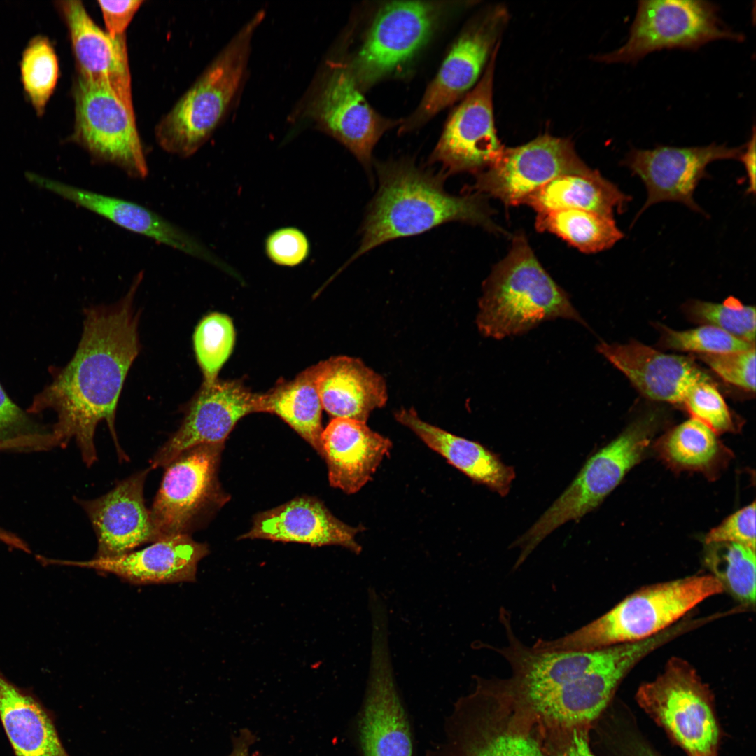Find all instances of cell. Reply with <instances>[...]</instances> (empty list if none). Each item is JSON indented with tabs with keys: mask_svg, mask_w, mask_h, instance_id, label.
Segmentation results:
<instances>
[{
	"mask_svg": "<svg viewBox=\"0 0 756 756\" xmlns=\"http://www.w3.org/2000/svg\"><path fill=\"white\" fill-rule=\"evenodd\" d=\"M742 41L743 34L721 20L716 5L701 0H642L626 42L618 49L598 55L605 63H634L654 51L696 50L715 40Z\"/></svg>",
	"mask_w": 756,
	"mask_h": 756,
	"instance_id": "30bf717a",
	"label": "cell"
},
{
	"mask_svg": "<svg viewBox=\"0 0 756 756\" xmlns=\"http://www.w3.org/2000/svg\"><path fill=\"white\" fill-rule=\"evenodd\" d=\"M592 170L578 156L570 139L545 134L525 144L505 148L493 165L476 174L470 190L515 206L559 176Z\"/></svg>",
	"mask_w": 756,
	"mask_h": 756,
	"instance_id": "9a60e30c",
	"label": "cell"
},
{
	"mask_svg": "<svg viewBox=\"0 0 756 756\" xmlns=\"http://www.w3.org/2000/svg\"><path fill=\"white\" fill-rule=\"evenodd\" d=\"M535 224L538 231L554 234L587 253L610 248L624 236L614 217L580 209L537 213Z\"/></svg>",
	"mask_w": 756,
	"mask_h": 756,
	"instance_id": "836d02e7",
	"label": "cell"
},
{
	"mask_svg": "<svg viewBox=\"0 0 756 756\" xmlns=\"http://www.w3.org/2000/svg\"><path fill=\"white\" fill-rule=\"evenodd\" d=\"M724 381L746 391H755V346L720 354H697Z\"/></svg>",
	"mask_w": 756,
	"mask_h": 756,
	"instance_id": "60d3db41",
	"label": "cell"
},
{
	"mask_svg": "<svg viewBox=\"0 0 756 756\" xmlns=\"http://www.w3.org/2000/svg\"><path fill=\"white\" fill-rule=\"evenodd\" d=\"M223 444L192 447L165 467L150 510L155 542L190 535L212 510L223 503L225 498L217 476Z\"/></svg>",
	"mask_w": 756,
	"mask_h": 756,
	"instance_id": "7c38bea8",
	"label": "cell"
},
{
	"mask_svg": "<svg viewBox=\"0 0 756 756\" xmlns=\"http://www.w3.org/2000/svg\"><path fill=\"white\" fill-rule=\"evenodd\" d=\"M723 592L710 574L648 585L593 622L554 640L538 639L539 652H588L652 638L675 625L708 598Z\"/></svg>",
	"mask_w": 756,
	"mask_h": 756,
	"instance_id": "5b68a950",
	"label": "cell"
},
{
	"mask_svg": "<svg viewBox=\"0 0 756 756\" xmlns=\"http://www.w3.org/2000/svg\"><path fill=\"white\" fill-rule=\"evenodd\" d=\"M705 544L734 542L755 550V503L736 511L712 528L704 538Z\"/></svg>",
	"mask_w": 756,
	"mask_h": 756,
	"instance_id": "7bdbcfd3",
	"label": "cell"
},
{
	"mask_svg": "<svg viewBox=\"0 0 756 756\" xmlns=\"http://www.w3.org/2000/svg\"><path fill=\"white\" fill-rule=\"evenodd\" d=\"M57 6L68 27L78 75L110 88L134 111L125 36L104 31L80 1H60Z\"/></svg>",
	"mask_w": 756,
	"mask_h": 756,
	"instance_id": "cb8c5ba5",
	"label": "cell"
},
{
	"mask_svg": "<svg viewBox=\"0 0 756 756\" xmlns=\"http://www.w3.org/2000/svg\"><path fill=\"white\" fill-rule=\"evenodd\" d=\"M312 368L323 409L333 418L366 422L387 402L384 378L360 358L335 356Z\"/></svg>",
	"mask_w": 756,
	"mask_h": 756,
	"instance_id": "83f0119b",
	"label": "cell"
},
{
	"mask_svg": "<svg viewBox=\"0 0 756 756\" xmlns=\"http://www.w3.org/2000/svg\"><path fill=\"white\" fill-rule=\"evenodd\" d=\"M636 698L689 756H717L719 731L708 688L688 662L673 657Z\"/></svg>",
	"mask_w": 756,
	"mask_h": 756,
	"instance_id": "9c48e42d",
	"label": "cell"
},
{
	"mask_svg": "<svg viewBox=\"0 0 756 756\" xmlns=\"http://www.w3.org/2000/svg\"><path fill=\"white\" fill-rule=\"evenodd\" d=\"M704 561L711 575L745 607L755 604V550L734 542L706 545Z\"/></svg>",
	"mask_w": 756,
	"mask_h": 756,
	"instance_id": "e575fe53",
	"label": "cell"
},
{
	"mask_svg": "<svg viewBox=\"0 0 756 756\" xmlns=\"http://www.w3.org/2000/svg\"><path fill=\"white\" fill-rule=\"evenodd\" d=\"M598 351L646 397L682 403L688 391L710 377L690 358L668 354L638 342H601Z\"/></svg>",
	"mask_w": 756,
	"mask_h": 756,
	"instance_id": "d4e9b609",
	"label": "cell"
},
{
	"mask_svg": "<svg viewBox=\"0 0 756 756\" xmlns=\"http://www.w3.org/2000/svg\"><path fill=\"white\" fill-rule=\"evenodd\" d=\"M446 717L442 738L424 756H547L541 727L500 678L475 676Z\"/></svg>",
	"mask_w": 756,
	"mask_h": 756,
	"instance_id": "3957f363",
	"label": "cell"
},
{
	"mask_svg": "<svg viewBox=\"0 0 756 756\" xmlns=\"http://www.w3.org/2000/svg\"><path fill=\"white\" fill-rule=\"evenodd\" d=\"M330 67L312 106L314 118L370 170L374 146L402 120L386 118L374 111L345 62Z\"/></svg>",
	"mask_w": 756,
	"mask_h": 756,
	"instance_id": "ffe728a7",
	"label": "cell"
},
{
	"mask_svg": "<svg viewBox=\"0 0 756 756\" xmlns=\"http://www.w3.org/2000/svg\"><path fill=\"white\" fill-rule=\"evenodd\" d=\"M755 128L753 126L752 134L738 158L746 169L748 181V192L753 194L755 192Z\"/></svg>",
	"mask_w": 756,
	"mask_h": 756,
	"instance_id": "7dc6e473",
	"label": "cell"
},
{
	"mask_svg": "<svg viewBox=\"0 0 756 756\" xmlns=\"http://www.w3.org/2000/svg\"><path fill=\"white\" fill-rule=\"evenodd\" d=\"M451 7L425 1H389L379 7L359 49L345 62L360 90L402 70Z\"/></svg>",
	"mask_w": 756,
	"mask_h": 756,
	"instance_id": "ba28073f",
	"label": "cell"
},
{
	"mask_svg": "<svg viewBox=\"0 0 756 756\" xmlns=\"http://www.w3.org/2000/svg\"><path fill=\"white\" fill-rule=\"evenodd\" d=\"M235 340L232 320L220 313H212L202 319L193 335L194 349L204 382L218 379V374L232 351Z\"/></svg>",
	"mask_w": 756,
	"mask_h": 756,
	"instance_id": "8d00e7d4",
	"label": "cell"
},
{
	"mask_svg": "<svg viewBox=\"0 0 756 756\" xmlns=\"http://www.w3.org/2000/svg\"><path fill=\"white\" fill-rule=\"evenodd\" d=\"M379 189L362 227L358 250L347 262L390 240L416 235L441 224L460 221L505 234L492 219L484 195H453L446 176L417 167L410 160L377 164Z\"/></svg>",
	"mask_w": 756,
	"mask_h": 756,
	"instance_id": "7a4b0ae2",
	"label": "cell"
},
{
	"mask_svg": "<svg viewBox=\"0 0 756 756\" xmlns=\"http://www.w3.org/2000/svg\"><path fill=\"white\" fill-rule=\"evenodd\" d=\"M24 91L38 115H41L52 94L59 76L55 50L46 37L37 36L24 49L21 61Z\"/></svg>",
	"mask_w": 756,
	"mask_h": 756,
	"instance_id": "d590c367",
	"label": "cell"
},
{
	"mask_svg": "<svg viewBox=\"0 0 756 756\" xmlns=\"http://www.w3.org/2000/svg\"><path fill=\"white\" fill-rule=\"evenodd\" d=\"M25 414L10 400L0 384V440L34 434Z\"/></svg>",
	"mask_w": 756,
	"mask_h": 756,
	"instance_id": "bcb514c9",
	"label": "cell"
},
{
	"mask_svg": "<svg viewBox=\"0 0 756 756\" xmlns=\"http://www.w3.org/2000/svg\"><path fill=\"white\" fill-rule=\"evenodd\" d=\"M682 404L692 418L716 434L738 430V426L723 397L710 380L694 384L685 395Z\"/></svg>",
	"mask_w": 756,
	"mask_h": 756,
	"instance_id": "ab89813d",
	"label": "cell"
},
{
	"mask_svg": "<svg viewBox=\"0 0 756 756\" xmlns=\"http://www.w3.org/2000/svg\"><path fill=\"white\" fill-rule=\"evenodd\" d=\"M321 446L330 485L351 494L371 479L392 442L366 422L333 418L323 430Z\"/></svg>",
	"mask_w": 756,
	"mask_h": 756,
	"instance_id": "4316f807",
	"label": "cell"
},
{
	"mask_svg": "<svg viewBox=\"0 0 756 756\" xmlns=\"http://www.w3.org/2000/svg\"><path fill=\"white\" fill-rule=\"evenodd\" d=\"M629 756H660L649 746L637 742L631 746Z\"/></svg>",
	"mask_w": 756,
	"mask_h": 756,
	"instance_id": "681fc988",
	"label": "cell"
},
{
	"mask_svg": "<svg viewBox=\"0 0 756 756\" xmlns=\"http://www.w3.org/2000/svg\"><path fill=\"white\" fill-rule=\"evenodd\" d=\"M263 412V395L252 393L237 380L203 382L184 410L178 429L158 450L150 469L166 467L192 447L223 444L244 416Z\"/></svg>",
	"mask_w": 756,
	"mask_h": 756,
	"instance_id": "ac0fdd59",
	"label": "cell"
},
{
	"mask_svg": "<svg viewBox=\"0 0 756 756\" xmlns=\"http://www.w3.org/2000/svg\"><path fill=\"white\" fill-rule=\"evenodd\" d=\"M322 410L312 368L263 394V412L279 416L321 456Z\"/></svg>",
	"mask_w": 756,
	"mask_h": 756,
	"instance_id": "d6a6232c",
	"label": "cell"
},
{
	"mask_svg": "<svg viewBox=\"0 0 756 756\" xmlns=\"http://www.w3.org/2000/svg\"><path fill=\"white\" fill-rule=\"evenodd\" d=\"M107 32L112 36L124 35L142 0L98 1Z\"/></svg>",
	"mask_w": 756,
	"mask_h": 756,
	"instance_id": "f6af8a7d",
	"label": "cell"
},
{
	"mask_svg": "<svg viewBox=\"0 0 756 756\" xmlns=\"http://www.w3.org/2000/svg\"><path fill=\"white\" fill-rule=\"evenodd\" d=\"M265 17L257 13L160 120L156 139L166 151L188 157L215 130L242 80L252 36Z\"/></svg>",
	"mask_w": 756,
	"mask_h": 756,
	"instance_id": "8992f818",
	"label": "cell"
},
{
	"mask_svg": "<svg viewBox=\"0 0 756 756\" xmlns=\"http://www.w3.org/2000/svg\"><path fill=\"white\" fill-rule=\"evenodd\" d=\"M493 52L481 79L465 95L449 116L442 135L430 157L446 177L470 172L477 174L493 165L505 147L496 132L493 87L496 58Z\"/></svg>",
	"mask_w": 756,
	"mask_h": 756,
	"instance_id": "2e32d148",
	"label": "cell"
},
{
	"mask_svg": "<svg viewBox=\"0 0 756 756\" xmlns=\"http://www.w3.org/2000/svg\"><path fill=\"white\" fill-rule=\"evenodd\" d=\"M507 645L492 648L509 663L512 675L501 679L506 689L530 706L580 680L606 663L617 645L588 652H539L522 643L514 634L510 617L500 611Z\"/></svg>",
	"mask_w": 756,
	"mask_h": 756,
	"instance_id": "e0dca14e",
	"label": "cell"
},
{
	"mask_svg": "<svg viewBox=\"0 0 756 756\" xmlns=\"http://www.w3.org/2000/svg\"><path fill=\"white\" fill-rule=\"evenodd\" d=\"M74 97L75 124L71 139L95 162L113 164L132 178L146 177L148 168L134 111L110 88L79 75Z\"/></svg>",
	"mask_w": 756,
	"mask_h": 756,
	"instance_id": "4fadbf2b",
	"label": "cell"
},
{
	"mask_svg": "<svg viewBox=\"0 0 756 756\" xmlns=\"http://www.w3.org/2000/svg\"><path fill=\"white\" fill-rule=\"evenodd\" d=\"M143 272L119 302L85 310L83 330L70 362L34 399L30 410H54L57 421L51 433L56 446L74 439L88 467L97 460L94 434L104 421L118 458L127 461L115 428L118 399L128 372L140 351L139 314L134 300Z\"/></svg>",
	"mask_w": 756,
	"mask_h": 756,
	"instance_id": "6da1fadb",
	"label": "cell"
},
{
	"mask_svg": "<svg viewBox=\"0 0 756 756\" xmlns=\"http://www.w3.org/2000/svg\"><path fill=\"white\" fill-rule=\"evenodd\" d=\"M504 6H491L475 17L460 34L419 105L400 125L401 132L418 128L474 88L493 52L507 22Z\"/></svg>",
	"mask_w": 756,
	"mask_h": 756,
	"instance_id": "5bb4252c",
	"label": "cell"
},
{
	"mask_svg": "<svg viewBox=\"0 0 756 756\" xmlns=\"http://www.w3.org/2000/svg\"><path fill=\"white\" fill-rule=\"evenodd\" d=\"M24 447V442L20 438L0 440V450L22 449Z\"/></svg>",
	"mask_w": 756,
	"mask_h": 756,
	"instance_id": "f907efd6",
	"label": "cell"
},
{
	"mask_svg": "<svg viewBox=\"0 0 756 756\" xmlns=\"http://www.w3.org/2000/svg\"><path fill=\"white\" fill-rule=\"evenodd\" d=\"M208 553L206 544L195 541L190 535H177L113 557L72 561L41 556L39 561L109 573L135 584H169L195 582L198 564Z\"/></svg>",
	"mask_w": 756,
	"mask_h": 756,
	"instance_id": "7402d4cb",
	"label": "cell"
},
{
	"mask_svg": "<svg viewBox=\"0 0 756 756\" xmlns=\"http://www.w3.org/2000/svg\"><path fill=\"white\" fill-rule=\"evenodd\" d=\"M255 735L248 729H243L233 738L232 751L228 756H262L258 752L250 754L251 746L255 741Z\"/></svg>",
	"mask_w": 756,
	"mask_h": 756,
	"instance_id": "c3c4849f",
	"label": "cell"
},
{
	"mask_svg": "<svg viewBox=\"0 0 756 756\" xmlns=\"http://www.w3.org/2000/svg\"><path fill=\"white\" fill-rule=\"evenodd\" d=\"M631 200L630 195L593 169L584 174L559 176L531 194L523 204L537 213L580 209L613 217L615 211L622 213Z\"/></svg>",
	"mask_w": 756,
	"mask_h": 756,
	"instance_id": "4dcf8cb0",
	"label": "cell"
},
{
	"mask_svg": "<svg viewBox=\"0 0 756 756\" xmlns=\"http://www.w3.org/2000/svg\"><path fill=\"white\" fill-rule=\"evenodd\" d=\"M363 529L346 524L319 500L306 496L258 514L251 529L241 539H265L313 546L338 545L358 554L362 547L356 540V536Z\"/></svg>",
	"mask_w": 756,
	"mask_h": 756,
	"instance_id": "484cf974",
	"label": "cell"
},
{
	"mask_svg": "<svg viewBox=\"0 0 756 756\" xmlns=\"http://www.w3.org/2000/svg\"><path fill=\"white\" fill-rule=\"evenodd\" d=\"M388 622H372L371 653L363 699L355 719L359 756H414L410 718L394 676Z\"/></svg>",
	"mask_w": 756,
	"mask_h": 756,
	"instance_id": "8fae6325",
	"label": "cell"
},
{
	"mask_svg": "<svg viewBox=\"0 0 756 756\" xmlns=\"http://www.w3.org/2000/svg\"><path fill=\"white\" fill-rule=\"evenodd\" d=\"M743 146L711 144L695 147L631 148L622 164L642 180L648 192L636 219L652 204L662 202H680L694 211L704 213L694 199V192L699 181L708 176L707 166L715 160L738 159Z\"/></svg>",
	"mask_w": 756,
	"mask_h": 756,
	"instance_id": "d6986e66",
	"label": "cell"
},
{
	"mask_svg": "<svg viewBox=\"0 0 756 756\" xmlns=\"http://www.w3.org/2000/svg\"><path fill=\"white\" fill-rule=\"evenodd\" d=\"M27 179L38 188L88 209L113 223L150 237L218 267L223 262L195 237L157 213L136 203L73 186L28 172Z\"/></svg>",
	"mask_w": 756,
	"mask_h": 756,
	"instance_id": "603a6c76",
	"label": "cell"
},
{
	"mask_svg": "<svg viewBox=\"0 0 756 756\" xmlns=\"http://www.w3.org/2000/svg\"><path fill=\"white\" fill-rule=\"evenodd\" d=\"M590 728H542L547 756H596L589 743Z\"/></svg>",
	"mask_w": 756,
	"mask_h": 756,
	"instance_id": "ee69618b",
	"label": "cell"
},
{
	"mask_svg": "<svg viewBox=\"0 0 756 756\" xmlns=\"http://www.w3.org/2000/svg\"><path fill=\"white\" fill-rule=\"evenodd\" d=\"M662 346L696 354H720L744 351L755 346L708 325L678 331L661 326Z\"/></svg>",
	"mask_w": 756,
	"mask_h": 756,
	"instance_id": "f35d334b",
	"label": "cell"
},
{
	"mask_svg": "<svg viewBox=\"0 0 756 756\" xmlns=\"http://www.w3.org/2000/svg\"><path fill=\"white\" fill-rule=\"evenodd\" d=\"M0 719L15 756H69L50 713L1 672Z\"/></svg>",
	"mask_w": 756,
	"mask_h": 756,
	"instance_id": "f546056e",
	"label": "cell"
},
{
	"mask_svg": "<svg viewBox=\"0 0 756 756\" xmlns=\"http://www.w3.org/2000/svg\"><path fill=\"white\" fill-rule=\"evenodd\" d=\"M662 461L676 472L692 471L715 479L733 453L706 425L693 418L673 428L654 444Z\"/></svg>",
	"mask_w": 756,
	"mask_h": 756,
	"instance_id": "1f68e13d",
	"label": "cell"
},
{
	"mask_svg": "<svg viewBox=\"0 0 756 756\" xmlns=\"http://www.w3.org/2000/svg\"><path fill=\"white\" fill-rule=\"evenodd\" d=\"M264 246L267 258L283 267H295L303 263L311 251L307 236L293 226L280 227L270 232Z\"/></svg>",
	"mask_w": 756,
	"mask_h": 756,
	"instance_id": "b9f144b4",
	"label": "cell"
},
{
	"mask_svg": "<svg viewBox=\"0 0 756 756\" xmlns=\"http://www.w3.org/2000/svg\"><path fill=\"white\" fill-rule=\"evenodd\" d=\"M654 414L629 425L593 454L564 493L512 546L522 550L520 566L547 536L564 524L596 509L644 457L657 427Z\"/></svg>",
	"mask_w": 756,
	"mask_h": 756,
	"instance_id": "52a82bcc",
	"label": "cell"
},
{
	"mask_svg": "<svg viewBox=\"0 0 756 756\" xmlns=\"http://www.w3.org/2000/svg\"><path fill=\"white\" fill-rule=\"evenodd\" d=\"M150 470L148 468L127 477L97 498L77 499L97 538L95 557L119 556L155 542L150 510L144 498V484Z\"/></svg>",
	"mask_w": 756,
	"mask_h": 756,
	"instance_id": "44dd1931",
	"label": "cell"
},
{
	"mask_svg": "<svg viewBox=\"0 0 756 756\" xmlns=\"http://www.w3.org/2000/svg\"><path fill=\"white\" fill-rule=\"evenodd\" d=\"M482 290L476 324L484 337L501 340L520 335L559 318L584 324L522 232L513 237L508 253L493 267Z\"/></svg>",
	"mask_w": 756,
	"mask_h": 756,
	"instance_id": "277c9868",
	"label": "cell"
},
{
	"mask_svg": "<svg viewBox=\"0 0 756 756\" xmlns=\"http://www.w3.org/2000/svg\"><path fill=\"white\" fill-rule=\"evenodd\" d=\"M686 310L694 321L716 327L750 344H755V308L729 297L722 303L694 300Z\"/></svg>",
	"mask_w": 756,
	"mask_h": 756,
	"instance_id": "74e56055",
	"label": "cell"
},
{
	"mask_svg": "<svg viewBox=\"0 0 756 756\" xmlns=\"http://www.w3.org/2000/svg\"><path fill=\"white\" fill-rule=\"evenodd\" d=\"M396 420L410 429L428 447L476 482L501 496H506L515 477L512 467L477 442L451 434L423 421L414 409L402 408L394 413Z\"/></svg>",
	"mask_w": 756,
	"mask_h": 756,
	"instance_id": "f1b7e54d",
	"label": "cell"
}]
</instances>
